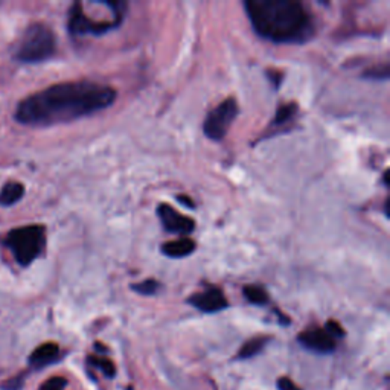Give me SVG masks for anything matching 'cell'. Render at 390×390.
<instances>
[{
  "label": "cell",
  "instance_id": "44dd1931",
  "mask_svg": "<svg viewBox=\"0 0 390 390\" xmlns=\"http://www.w3.org/2000/svg\"><path fill=\"white\" fill-rule=\"evenodd\" d=\"M278 389L279 390H300L290 378H279L278 379Z\"/></svg>",
  "mask_w": 390,
  "mask_h": 390
},
{
  "label": "cell",
  "instance_id": "8992f818",
  "mask_svg": "<svg viewBox=\"0 0 390 390\" xmlns=\"http://www.w3.org/2000/svg\"><path fill=\"white\" fill-rule=\"evenodd\" d=\"M119 23L116 22H95L90 20L88 17L83 13L81 5L75 4L70 10L69 15V31L74 35H86V34H93V35H102L105 32L112 31L113 28H118Z\"/></svg>",
  "mask_w": 390,
  "mask_h": 390
},
{
  "label": "cell",
  "instance_id": "9c48e42d",
  "mask_svg": "<svg viewBox=\"0 0 390 390\" xmlns=\"http://www.w3.org/2000/svg\"><path fill=\"white\" fill-rule=\"evenodd\" d=\"M299 342L307 349H311L314 352H321V354H328L335 349L334 339L325 330L305 331L299 335Z\"/></svg>",
  "mask_w": 390,
  "mask_h": 390
},
{
  "label": "cell",
  "instance_id": "cb8c5ba5",
  "mask_svg": "<svg viewBox=\"0 0 390 390\" xmlns=\"http://www.w3.org/2000/svg\"><path fill=\"white\" fill-rule=\"evenodd\" d=\"M384 214L389 218V199L384 201Z\"/></svg>",
  "mask_w": 390,
  "mask_h": 390
},
{
  "label": "cell",
  "instance_id": "4fadbf2b",
  "mask_svg": "<svg viewBox=\"0 0 390 390\" xmlns=\"http://www.w3.org/2000/svg\"><path fill=\"white\" fill-rule=\"evenodd\" d=\"M244 297L253 305H265L269 302V295L261 285H246L243 288Z\"/></svg>",
  "mask_w": 390,
  "mask_h": 390
},
{
  "label": "cell",
  "instance_id": "2e32d148",
  "mask_svg": "<svg viewBox=\"0 0 390 390\" xmlns=\"http://www.w3.org/2000/svg\"><path fill=\"white\" fill-rule=\"evenodd\" d=\"M159 288H161V283H159L156 279H147V281H142L140 283L131 285V290L142 296H153L156 295Z\"/></svg>",
  "mask_w": 390,
  "mask_h": 390
},
{
  "label": "cell",
  "instance_id": "9a60e30c",
  "mask_svg": "<svg viewBox=\"0 0 390 390\" xmlns=\"http://www.w3.org/2000/svg\"><path fill=\"white\" fill-rule=\"evenodd\" d=\"M297 112V105L296 104H285L281 105L276 112V116L273 119V126H282V123L288 122L292 116H295Z\"/></svg>",
  "mask_w": 390,
  "mask_h": 390
},
{
  "label": "cell",
  "instance_id": "d6986e66",
  "mask_svg": "<svg viewBox=\"0 0 390 390\" xmlns=\"http://www.w3.org/2000/svg\"><path fill=\"white\" fill-rule=\"evenodd\" d=\"M66 384H67L66 378L54 377V378H49L48 381H44L40 390H65Z\"/></svg>",
  "mask_w": 390,
  "mask_h": 390
},
{
  "label": "cell",
  "instance_id": "52a82bcc",
  "mask_svg": "<svg viewBox=\"0 0 390 390\" xmlns=\"http://www.w3.org/2000/svg\"><path fill=\"white\" fill-rule=\"evenodd\" d=\"M157 215H159V218H161L162 226L168 234L182 235V238H183V235L192 234V230L195 229L194 220H191L189 217L182 215L180 212H177L170 205H165V203L157 206Z\"/></svg>",
  "mask_w": 390,
  "mask_h": 390
},
{
  "label": "cell",
  "instance_id": "e0dca14e",
  "mask_svg": "<svg viewBox=\"0 0 390 390\" xmlns=\"http://www.w3.org/2000/svg\"><path fill=\"white\" fill-rule=\"evenodd\" d=\"M390 75V69L389 65H381V66H375L365 72V78L368 79H374V81H384V79H389Z\"/></svg>",
  "mask_w": 390,
  "mask_h": 390
},
{
  "label": "cell",
  "instance_id": "8fae6325",
  "mask_svg": "<svg viewBox=\"0 0 390 390\" xmlns=\"http://www.w3.org/2000/svg\"><path fill=\"white\" fill-rule=\"evenodd\" d=\"M195 250V243L189 238H180L175 241L165 243L162 246V253L168 258H184Z\"/></svg>",
  "mask_w": 390,
  "mask_h": 390
},
{
  "label": "cell",
  "instance_id": "ba28073f",
  "mask_svg": "<svg viewBox=\"0 0 390 390\" xmlns=\"http://www.w3.org/2000/svg\"><path fill=\"white\" fill-rule=\"evenodd\" d=\"M188 304L200 309L201 313H218L229 307L224 292L215 287H210L205 291L197 292V295H192L188 299Z\"/></svg>",
  "mask_w": 390,
  "mask_h": 390
},
{
  "label": "cell",
  "instance_id": "277c9868",
  "mask_svg": "<svg viewBox=\"0 0 390 390\" xmlns=\"http://www.w3.org/2000/svg\"><path fill=\"white\" fill-rule=\"evenodd\" d=\"M46 243V234L41 226H25L11 230L6 236V246L15 261L23 267L39 258Z\"/></svg>",
  "mask_w": 390,
  "mask_h": 390
},
{
  "label": "cell",
  "instance_id": "603a6c76",
  "mask_svg": "<svg viewBox=\"0 0 390 390\" xmlns=\"http://www.w3.org/2000/svg\"><path fill=\"white\" fill-rule=\"evenodd\" d=\"M383 183L384 186H389V170H386L383 174Z\"/></svg>",
  "mask_w": 390,
  "mask_h": 390
},
{
  "label": "cell",
  "instance_id": "3957f363",
  "mask_svg": "<svg viewBox=\"0 0 390 390\" xmlns=\"http://www.w3.org/2000/svg\"><path fill=\"white\" fill-rule=\"evenodd\" d=\"M55 48L57 41L52 29L43 23H34L25 31L15 58L22 63H41L55 54Z\"/></svg>",
  "mask_w": 390,
  "mask_h": 390
},
{
  "label": "cell",
  "instance_id": "7402d4cb",
  "mask_svg": "<svg viewBox=\"0 0 390 390\" xmlns=\"http://www.w3.org/2000/svg\"><path fill=\"white\" fill-rule=\"evenodd\" d=\"M177 200H179V201L182 203V205H184L188 209H194V208H195L194 201H192L191 199H188V197H184V195H183V197H182V195H179V197H177Z\"/></svg>",
  "mask_w": 390,
  "mask_h": 390
},
{
  "label": "cell",
  "instance_id": "6da1fadb",
  "mask_svg": "<svg viewBox=\"0 0 390 390\" xmlns=\"http://www.w3.org/2000/svg\"><path fill=\"white\" fill-rule=\"evenodd\" d=\"M116 92L110 86L74 81L51 86L23 100L15 119L29 127H52L67 123L110 107Z\"/></svg>",
  "mask_w": 390,
  "mask_h": 390
},
{
  "label": "cell",
  "instance_id": "ffe728a7",
  "mask_svg": "<svg viewBox=\"0 0 390 390\" xmlns=\"http://www.w3.org/2000/svg\"><path fill=\"white\" fill-rule=\"evenodd\" d=\"M325 331L330 334L332 339L334 337H343L344 335V331H343V328L337 323V322H334V321H330L326 323V326H325Z\"/></svg>",
  "mask_w": 390,
  "mask_h": 390
},
{
  "label": "cell",
  "instance_id": "5b68a950",
  "mask_svg": "<svg viewBox=\"0 0 390 390\" xmlns=\"http://www.w3.org/2000/svg\"><path fill=\"white\" fill-rule=\"evenodd\" d=\"M238 104L234 98H227L212 110L203 123L205 136L210 140H221L227 135L229 128L232 127L234 121L238 116Z\"/></svg>",
  "mask_w": 390,
  "mask_h": 390
},
{
  "label": "cell",
  "instance_id": "5bb4252c",
  "mask_svg": "<svg viewBox=\"0 0 390 390\" xmlns=\"http://www.w3.org/2000/svg\"><path fill=\"white\" fill-rule=\"evenodd\" d=\"M267 342H269L267 337H255V339L243 344V348L239 349L238 357L239 358H250V357L256 356V354L262 351V348L265 347V343Z\"/></svg>",
  "mask_w": 390,
  "mask_h": 390
},
{
  "label": "cell",
  "instance_id": "30bf717a",
  "mask_svg": "<svg viewBox=\"0 0 390 390\" xmlns=\"http://www.w3.org/2000/svg\"><path fill=\"white\" fill-rule=\"evenodd\" d=\"M58 354H60L58 344L44 343L31 354L29 363L35 368H43V366H46V365H49V363L54 361L58 357Z\"/></svg>",
  "mask_w": 390,
  "mask_h": 390
},
{
  "label": "cell",
  "instance_id": "7a4b0ae2",
  "mask_svg": "<svg viewBox=\"0 0 390 390\" xmlns=\"http://www.w3.org/2000/svg\"><path fill=\"white\" fill-rule=\"evenodd\" d=\"M247 17L260 37L278 44H302L313 37L314 22L296 0H247Z\"/></svg>",
  "mask_w": 390,
  "mask_h": 390
},
{
  "label": "cell",
  "instance_id": "ac0fdd59",
  "mask_svg": "<svg viewBox=\"0 0 390 390\" xmlns=\"http://www.w3.org/2000/svg\"><path fill=\"white\" fill-rule=\"evenodd\" d=\"M90 361L96 368H100L104 372L105 377H114V374H116V368H114L113 361L109 358H93L92 357Z\"/></svg>",
  "mask_w": 390,
  "mask_h": 390
},
{
  "label": "cell",
  "instance_id": "7c38bea8",
  "mask_svg": "<svg viewBox=\"0 0 390 390\" xmlns=\"http://www.w3.org/2000/svg\"><path fill=\"white\" fill-rule=\"evenodd\" d=\"M25 194V188L22 183L10 182L6 183L2 191H0V205L2 206H13L17 201L22 200Z\"/></svg>",
  "mask_w": 390,
  "mask_h": 390
}]
</instances>
